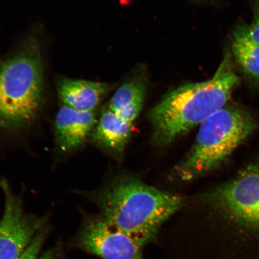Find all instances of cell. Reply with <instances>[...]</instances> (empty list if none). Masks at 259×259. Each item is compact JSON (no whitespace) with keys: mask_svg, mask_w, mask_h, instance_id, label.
<instances>
[{"mask_svg":"<svg viewBox=\"0 0 259 259\" xmlns=\"http://www.w3.org/2000/svg\"><path fill=\"white\" fill-rule=\"evenodd\" d=\"M242 29L251 39L259 44V2L255 7L253 20L251 24Z\"/></svg>","mask_w":259,"mask_h":259,"instance_id":"cell-14","label":"cell"},{"mask_svg":"<svg viewBox=\"0 0 259 259\" xmlns=\"http://www.w3.org/2000/svg\"><path fill=\"white\" fill-rule=\"evenodd\" d=\"M57 89L64 106L81 112H94L110 90L105 83L69 78L58 81Z\"/></svg>","mask_w":259,"mask_h":259,"instance_id":"cell-9","label":"cell"},{"mask_svg":"<svg viewBox=\"0 0 259 259\" xmlns=\"http://www.w3.org/2000/svg\"><path fill=\"white\" fill-rule=\"evenodd\" d=\"M97 122L94 112H81L63 106L55 118V142L57 150L64 154L79 150L91 138Z\"/></svg>","mask_w":259,"mask_h":259,"instance_id":"cell-8","label":"cell"},{"mask_svg":"<svg viewBox=\"0 0 259 259\" xmlns=\"http://www.w3.org/2000/svg\"><path fill=\"white\" fill-rule=\"evenodd\" d=\"M232 51L244 72L259 80V44L251 39L242 28L234 33Z\"/></svg>","mask_w":259,"mask_h":259,"instance_id":"cell-12","label":"cell"},{"mask_svg":"<svg viewBox=\"0 0 259 259\" xmlns=\"http://www.w3.org/2000/svg\"><path fill=\"white\" fill-rule=\"evenodd\" d=\"M46 235L47 231L44 228L35 236L20 259H37Z\"/></svg>","mask_w":259,"mask_h":259,"instance_id":"cell-13","label":"cell"},{"mask_svg":"<svg viewBox=\"0 0 259 259\" xmlns=\"http://www.w3.org/2000/svg\"><path fill=\"white\" fill-rule=\"evenodd\" d=\"M92 198L103 218L142 247L156 240L162 225L183 203L182 197L131 177L117 178Z\"/></svg>","mask_w":259,"mask_h":259,"instance_id":"cell-2","label":"cell"},{"mask_svg":"<svg viewBox=\"0 0 259 259\" xmlns=\"http://www.w3.org/2000/svg\"><path fill=\"white\" fill-rule=\"evenodd\" d=\"M257 127L254 116L237 107H224L200 124L195 142L173 170L178 180L205 176L226 161Z\"/></svg>","mask_w":259,"mask_h":259,"instance_id":"cell-3","label":"cell"},{"mask_svg":"<svg viewBox=\"0 0 259 259\" xmlns=\"http://www.w3.org/2000/svg\"><path fill=\"white\" fill-rule=\"evenodd\" d=\"M131 123L109 108L103 110L91 139L94 143L116 154H121L132 135Z\"/></svg>","mask_w":259,"mask_h":259,"instance_id":"cell-10","label":"cell"},{"mask_svg":"<svg viewBox=\"0 0 259 259\" xmlns=\"http://www.w3.org/2000/svg\"><path fill=\"white\" fill-rule=\"evenodd\" d=\"M39 259H60L58 254L53 250L48 251Z\"/></svg>","mask_w":259,"mask_h":259,"instance_id":"cell-15","label":"cell"},{"mask_svg":"<svg viewBox=\"0 0 259 259\" xmlns=\"http://www.w3.org/2000/svg\"><path fill=\"white\" fill-rule=\"evenodd\" d=\"M5 199L0 219V259H20L35 236L45 228L46 220L25 211L22 197L7 180L0 182Z\"/></svg>","mask_w":259,"mask_h":259,"instance_id":"cell-6","label":"cell"},{"mask_svg":"<svg viewBox=\"0 0 259 259\" xmlns=\"http://www.w3.org/2000/svg\"><path fill=\"white\" fill-rule=\"evenodd\" d=\"M206 202L225 218L259 231V163L242 169L206 194Z\"/></svg>","mask_w":259,"mask_h":259,"instance_id":"cell-5","label":"cell"},{"mask_svg":"<svg viewBox=\"0 0 259 259\" xmlns=\"http://www.w3.org/2000/svg\"><path fill=\"white\" fill-rule=\"evenodd\" d=\"M145 93L142 81L134 79L126 82L113 96L108 108L132 124L141 111Z\"/></svg>","mask_w":259,"mask_h":259,"instance_id":"cell-11","label":"cell"},{"mask_svg":"<svg viewBox=\"0 0 259 259\" xmlns=\"http://www.w3.org/2000/svg\"><path fill=\"white\" fill-rule=\"evenodd\" d=\"M77 245L102 259H144L143 247L102 215L84 221Z\"/></svg>","mask_w":259,"mask_h":259,"instance_id":"cell-7","label":"cell"},{"mask_svg":"<svg viewBox=\"0 0 259 259\" xmlns=\"http://www.w3.org/2000/svg\"><path fill=\"white\" fill-rule=\"evenodd\" d=\"M43 65L37 53L24 51L0 64V127L18 132L29 127L40 111Z\"/></svg>","mask_w":259,"mask_h":259,"instance_id":"cell-4","label":"cell"},{"mask_svg":"<svg viewBox=\"0 0 259 259\" xmlns=\"http://www.w3.org/2000/svg\"><path fill=\"white\" fill-rule=\"evenodd\" d=\"M239 82L231 55L227 53L211 79L167 93L148 115L155 144L170 145L224 108Z\"/></svg>","mask_w":259,"mask_h":259,"instance_id":"cell-1","label":"cell"}]
</instances>
